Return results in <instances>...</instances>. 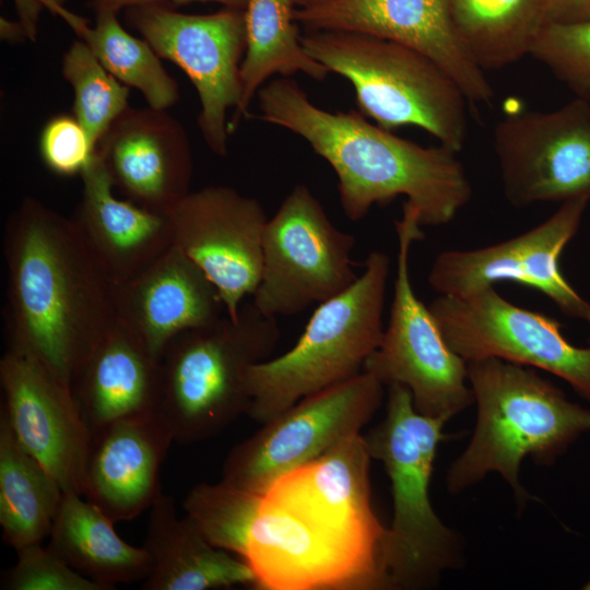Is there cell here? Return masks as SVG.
Returning <instances> with one entry per match:
<instances>
[{"label":"cell","mask_w":590,"mask_h":590,"mask_svg":"<svg viewBox=\"0 0 590 590\" xmlns=\"http://www.w3.org/2000/svg\"><path fill=\"white\" fill-rule=\"evenodd\" d=\"M4 323L8 349L72 386L117 320L116 286L67 219L34 197L9 215Z\"/></svg>","instance_id":"obj_1"},{"label":"cell","mask_w":590,"mask_h":590,"mask_svg":"<svg viewBox=\"0 0 590 590\" xmlns=\"http://www.w3.org/2000/svg\"><path fill=\"white\" fill-rule=\"evenodd\" d=\"M259 118L303 138L333 169L345 216L364 219L373 205L405 197L422 226L449 224L471 200L472 187L457 152L399 138L363 114L316 106L291 78L257 93Z\"/></svg>","instance_id":"obj_2"},{"label":"cell","mask_w":590,"mask_h":590,"mask_svg":"<svg viewBox=\"0 0 590 590\" xmlns=\"http://www.w3.org/2000/svg\"><path fill=\"white\" fill-rule=\"evenodd\" d=\"M468 379L477 406L476 425L468 447L448 469L447 489L460 493L497 472L522 505L531 499L519 482L522 460L553 464L590 432V409L568 400L529 366L499 358L468 362Z\"/></svg>","instance_id":"obj_3"},{"label":"cell","mask_w":590,"mask_h":590,"mask_svg":"<svg viewBox=\"0 0 590 590\" xmlns=\"http://www.w3.org/2000/svg\"><path fill=\"white\" fill-rule=\"evenodd\" d=\"M279 340L276 318L252 302L243 303L236 319L224 314L176 335L160 357L155 409L174 441L211 439L247 414L248 371L270 358Z\"/></svg>","instance_id":"obj_4"},{"label":"cell","mask_w":590,"mask_h":590,"mask_svg":"<svg viewBox=\"0 0 590 590\" xmlns=\"http://www.w3.org/2000/svg\"><path fill=\"white\" fill-rule=\"evenodd\" d=\"M387 387L386 416L364 436L371 458L382 462L392 489L393 519L382 543V570L387 589H427L460 562V540L439 519L429 497L447 421L416 411L405 386Z\"/></svg>","instance_id":"obj_5"},{"label":"cell","mask_w":590,"mask_h":590,"mask_svg":"<svg viewBox=\"0 0 590 590\" xmlns=\"http://www.w3.org/2000/svg\"><path fill=\"white\" fill-rule=\"evenodd\" d=\"M305 50L352 84L359 113L386 129L418 127L460 152L467 138V97L436 62L405 45L335 30L306 31Z\"/></svg>","instance_id":"obj_6"},{"label":"cell","mask_w":590,"mask_h":590,"mask_svg":"<svg viewBox=\"0 0 590 590\" xmlns=\"http://www.w3.org/2000/svg\"><path fill=\"white\" fill-rule=\"evenodd\" d=\"M389 269L388 256L371 251L364 272L343 293L318 305L290 351L250 367V418L263 424L300 399L363 371L382 338Z\"/></svg>","instance_id":"obj_7"},{"label":"cell","mask_w":590,"mask_h":590,"mask_svg":"<svg viewBox=\"0 0 590 590\" xmlns=\"http://www.w3.org/2000/svg\"><path fill=\"white\" fill-rule=\"evenodd\" d=\"M396 232L397 272L389 321L363 370L385 386H405L416 411L448 421L474 403L468 362L449 347L428 306L413 290L410 251L424 232L418 212L406 201Z\"/></svg>","instance_id":"obj_8"},{"label":"cell","mask_w":590,"mask_h":590,"mask_svg":"<svg viewBox=\"0 0 590 590\" xmlns=\"http://www.w3.org/2000/svg\"><path fill=\"white\" fill-rule=\"evenodd\" d=\"M355 237L334 226L305 185H296L263 234V263L253 305L270 317L293 316L347 290L356 280Z\"/></svg>","instance_id":"obj_9"},{"label":"cell","mask_w":590,"mask_h":590,"mask_svg":"<svg viewBox=\"0 0 590 590\" xmlns=\"http://www.w3.org/2000/svg\"><path fill=\"white\" fill-rule=\"evenodd\" d=\"M384 387L363 370L300 399L228 452L222 481L263 494L281 476L361 434L381 405Z\"/></svg>","instance_id":"obj_10"},{"label":"cell","mask_w":590,"mask_h":590,"mask_svg":"<svg viewBox=\"0 0 590 590\" xmlns=\"http://www.w3.org/2000/svg\"><path fill=\"white\" fill-rule=\"evenodd\" d=\"M428 308L451 350L464 361L499 358L551 373L590 402L589 346L573 345L562 323L505 299L494 285L463 297L438 295Z\"/></svg>","instance_id":"obj_11"},{"label":"cell","mask_w":590,"mask_h":590,"mask_svg":"<svg viewBox=\"0 0 590 590\" xmlns=\"http://www.w3.org/2000/svg\"><path fill=\"white\" fill-rule=\"evenodd\" d=\"M125 20L162 59L180 68L194 86L201 109L198 126L217 156L228 151L227 111L240 98L246 50L244 10L186 14L162 4L126 9Z\"/></svg>","instance_id":"obj_12"},{"label":"cell","mask_w":590,"mask_h":590,"mask_svg":"<svg viewBox=\"0 0 590 590\" xmlns=\"http://www.w3.org/2000/svg\"><path fill=\"white\" fill-rule=\"evenodd\" d=\"M493 148L512 206L590 201L589 101L576 97L555 110L507 116L494 128Z\"/></svg>","instance_id":"obj_13"},{"label":"cell","mask_w":590,"mask_h":590,"mask_svg":"<svg viewBox=\"0 0 590 590\" xmlns=\"http://www.w3.org/2000/svg\"><path fill=\"white\" fill-rule=\"evenodd\" d=\"M589 200L565 201L545 221L510 239L475 249H451L428 273L439 295L463 297L500 281H512L548 297L565 316L590 323V303L566 280L560 256L577 234Z\"/></svg>","instance_id":"obj_14"},{"label":"cell","mask_w":590,"mask_h":590,"mask_svg":"<svg viewBox=\"0 0 590 590\" xmlns=\"http://www.w3.org/2000/svg\"><path fill=\"white\" fill-rule=\"evenodd\" d=\"M243 559L264 590L387 589L378 557L261 499Z\"/></svg>","instance_id":"obj_15"},{"label":"cell","mask_w":590,"mask_h":590,"mask_svg":"<svg viewBox=\"0 0 590 590\" xmlns=\"http://www.w3.org/2000/svg\"><path fill=\"white\" fill-rule=\"evenodd\" d=\"M166 215L173 245L200 267L236 319L261 278L268 222L261 203L232 187L206 186L190 191Z\"/></svg>","instance_id":"obj_16"},{"label":"cell","mask_w":590,"mask_h":590,"mask_svg":"<svg viewBox=\"0 0 590 590\" xmlns=\"http://www.w3.org/2000/svg\"><path fill=\"white\" fill-rule=\"evenodd\" d=\"M4 414L21 446L58 481L82 495L92 441L72 387L40 362L7 349L0 361Z\"/></svg>","instance_id":"obj_17"},{"label":"cell","mask_w":590,"mask_h":590,"mask_svg":"<svg viewBox=\"0 0 590 590\" xmlns=\"http://www.w3.org/2000/svg\"><path fill=\"white\" fill-rule=\"evenodd\" d=\"M307 31L335 30L389 39L436 62L458 84L468 102L489 104L493 87L460 39L450 0H322L296 8Z\"/></svg>","instance_id":"obj_18"},{"label":"cell","mask_w":590,"mask_h":590,"mask_svg":"<svg viewBox=\"0 0 590 590\" xmlns=\"http://www.w3.org/2000/svg\"><path fill=\"white\" fill-rule=\"evenodd\" d=\"M96 151L126 200L166 213L191 190L192 151L184 126L165 109L128 107Z\"/></svg>","instance_id":"obj_19"},{"label":"cell","mask_w":590,"mask_h":590,"mask_svg":"<svg viewBox=\"0 0 590 590\" xmlns=\"http://www.w3.org/2000/svg\"><path fill=\"white\" fill-rule=\"evenodd\" d=\"M173 434L154 411L115 421L92 435L82 495L115 522L150 509Z\"/></svg>","instance_id":"obj_20"},{"label":"cell","mask_w":590,"mask_h":590,"mask_svg":"<svg viewBox=\"0 0 590 590\" xmlns=\"http://www.w3.org/2000/svg\"><path fill=\"white\" fill-rule=\"evenodd\" d=\"M117 318L160 359L179 333L214 322L224 304L212 281L178 247L116 286Z\"/></svg>","instance_id":"obj_21"},{"label":"cell","mask_w":590,"mask_h":590,"mask_svg":"<svg viewBox=\"0 0 590 590\" xmlns=\"http://www.w3.org/2000/svg\"><path fill=\"white\" fill-rule=\"evenodd\" d=\"M80 176L81 199L70 219L102 270L118 286L173 246L169 221L166 213L118 199L97 151Z\"/></svg>","instance_id":"obj_22"},{"label":"cell","mask_w":590,"mask_h":590,"mask_svg":"<svg viewBox=\"0 0 590 590\" xmlns=\"http://www.w3.org/2000/svg\"><path fill=\"white\" fill-rule=\"evenodd\" d=\"M370 459L365 437L356 434L278 479L263 496L344 532L382 542L387 528L370 503Z\"/></svg>","instance_id":"obj_23"},{"label":"cell","mask_w":590,"mask_h":590,"mask_svg":"<svg viewBox=\"0 0 590 590\" xmlns=\"http://www.w3.org/2000/svg\"><path fill=\"white\" fill-rule=\"evenodd\" d=\"M158 370L160 359L117 318L71 386L91 434L115 421L154 412Z\"/></svg>","instance_id":"obj_24"},{"label":"cell","mask_w":590,"mask_h":590,"mask_svg":"<svg viewBox=\"0 0 590 590\" xmlns=\"http://www.w3.org/2000/svg\"><path fill=\"white\" fill-rule=\"evenodd\" d=\"M142 546L149 557L143 590L256 586L250 566L211 544L189 517L179 518L173 497L163 492L150 507Z\"/></svg>","instance_id":"obj_25"},{"label":"cell","mask_w":590,"mask_h":590,"mask_svg":"<svg viewBox=\"0 0 590 590\" xmlns=\"http://www.w3.org/2000/svg\"><path fill=\"white\" fill-rule=\"evenodd\" d=\"M116 522L83 495L67 492L49 532L48 547L105 590L141 582L149 557L143 546L122 540Z\"/></svg>","instance_id":"obj_26"},{"label":"cell","mask_w":590,"mask_h":590,"mask_svg":"<svg viewBox=\"0 0 590 590\" xmlns=\"http://www.w3.org/2000/svg\"><path fill=\"white\" fill-rule=\"evenodd\" d=\"M294 0H246V50L240 66V98L228 120L229 134L248 115L264 82L274 74L288 78L302 72L323 81L329 71L305 50L294 17Z\"/></svg>","instance_id":"obj_27"},{"label":"cell","mask_w":590,"mask_h":590,"mask_svg":"<svg viewBox=\"0 0 590 590\" xmlns=\"http://www.w3.org/2000/svg\"><path fill=\"white\" fill-rule=\"evenodd\" d=\"M63 489L14 436L0 412V526L15 551L49 535Z\"/></svg>","instance_id":"obj_28"},{"label":"cell","mask_w":590,"mask_h":590,"mask_svg":"<svg viewBox=\"0 0 590 590\" xmlns=\"http://www.w3.org/2000/svg\"><path fill=\"white\" fill-rule=\"evenodd\" d=\"M547 7L548 0H450L456 31L484 71L530 54L547 23Z\"/></svg>","instance_id":"obj_29"},{"label":"cell","mask_w":590,"mask_h":590,"mask_svg":"<svg viewBox=\"0 0 590 590\" xmlns=\"http://www.w3.org/2000/svg\"><path fill=\"white\" fill-rule=\"evenodd\" d=\"M117 15L111 12L96 14L95 24L78 38L90 46L117 80L135 87L150 107L167 110L179 99L177 81L162 66L152 46L130 34Z\"/></svg>","instance_id":"obj_30"},{"label":"cell","mask_w":590,"mask_h":590,"mask_svg":"<svg viewBox=\"0 0 590 590\" xmlns=\"http://www.w3.org/2000/svg\"><path fill=\"white\" fill-rule=\"evenodd\" d=\"M62 75L73 91V116L96 149L110 125L129 107L130 87L109 73L81 38L63 55Z\"/></svg>","instance_id":"obj_31"},{"label":"cell","mask_w":590,"mask_h":590,"mask_svg":"<svg viewBox=\"0 0 590 590\" xmlns=\"http://www.w3.org/2000/svg\"><path fill=\"white\" fill-rule=\"evenodd\" d=\"M262 494L222 481L200 483L184 500L186 516L214 546L243 558Z\"/></svg>","instance_id":"obj_32"},{"label":"cell","mask_w":590,"mask_h":590,"mask_svg":"<svg viewBox=\"0 0 590 590\" xmlns=\"http://www.w3.org/2000/svg\"><path fill=\"white\" fill-rule=\"evenodd\" d=\"M529 55L542 62L576 97L590 102V20L545 24Z\"/></svg>","instance_id":"obj_33"},{"label":"cell","mask_w":590,"mask_h":590,"mask_svg":"<svg viewBox=\"0 0 590 590\" xmlns=\"http://www.w3.org/2000/svg\"><path fill=\"white\" fill-rule=\"evenodd\" d=\"M16 554L15 564L2 575L3 590H105L70 567L48 545L31 544Z\"/></svg>","instance_id":"obj_34"},{"label":"cell","mask_w":590,"mask_h":590,"mask_svg":"<svg viewBox=\"0 0 590 590\" xmlns=\"http://www.w3.org/2000/svg\"><path fill=\"white\" fill-rule=\"evenodd\" d=\"M38 149L45 165L62 176L81 174L96 151L80 121L68 114L47 120L39 134Z\"/></svg>","instance_id":"obj_35"},{"label":"cell","mask_w":590,"mask_h":590,"mask_svg":"<svg viewBox=\"0 0 590 590\" xmlns=\"http://www.w3.org/2000/svg\"><path fill=\"white\" fill-rule=\"evenodd\" d=\"M17 20L23 25L28 40L35 42L38 34V22L42 12L46 9L62 19L78 37H81L90 27L88 20L82 17L56 0H13Z\"/></svg>","instance_id":"obj_36"},{"label":"cell","mask_w":590,"mask_h":590,"mask_svg":"<svg viewBox=\"0 0 590 590\" xmlns=\"http://www.w3.org/2000/svg\"><path fill=\"white\" fill-rule=\"evenodd\" d=\"M163 1H170L176 4H187L191 2H216L225 8L244 10L246 0H90L88 5L96 14L111 12L118 14L120 10L132 7L160 4Z\"/></svg>","instance_id":"obj_37"},{"label":"cell","mask_w":590,"mask_h":590,"mask_svg":"<svg viewBox=\"0 0 590 590\" xmlns=\"http://www.w3.org/2000/svg\"><path fill=\"white\" fill-rule=\"evenodd\" d=\"M586 20H590V0H548L547 23Z\"/></svg>","instance_id":"obj_38"},{"label":"cell","mask_w":590,"mask_h":590,"mask_svg":"<svg viewBox=\"0 0 590 590\" xmlns=\"http://www.w3.org/2000/svg\"><path fill=\"white\" fill-rule=\"evenodd\" d=\"M0 38L10 44H19L28 40L27 34L20 23L8 17H0Z\"/></svg>","instance_id":"obj_39"},{"label":"cell","mask_w":590,"mask_h":590,"mask_svg":"<svg viewBox=\"0 0 590 590\" xmlns=\"http://www.w3.org/2000/svg\"><path fill=\"white\" fill-rule=\"evenodd\" d=\"M322 0H294L296 8L308 7Z\"/></svg>","instance_id":"obj_40"},{"label":"cell","mask_w":590,"mask_h":590,"mask_svg":"<svg viewBox=\"0 0 590 590\" xmlns=\"http://www.w3.org/2000/svg\"><path fill=\"white\" fill-rule=\"evenodd\" d=\"M585 590H590V580L582 587Z\"/></svg>","instance_id":"obj_41"},{"label":"cell","mask_w":590,"mask_h":590,"mask_svg":"<svg viewBox=\"0 0 590 590\" xmlns=\"http://www.w3.org/2000/svg\"><path fill=\"white\" fill-rule=\"evenodd\" d=\"M58 3L62 4V5H66L64 3L68 1V0H56Z\"/></svg>","instance_id":"obj_42"}]
</instances>
